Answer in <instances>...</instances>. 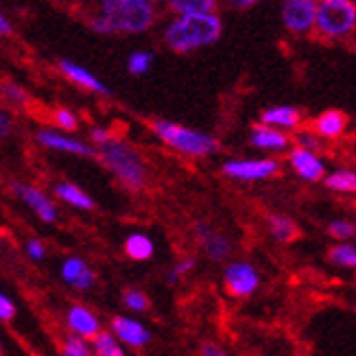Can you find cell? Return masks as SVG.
I'll return each instance as SVG.
<instances>
[{
    "mask_svg": "<svg viewBox=\"0 0 356 356\" xmlns=\"http://www.w3.org/2000/svg\"><path fill=\"white\" fill-rule=\"evenodd\" d=\"M317 0H284L282 20L293 33H306L315 26Z\"/></svg>",
    "mask_w": 356,
    "mask_h": 356,
    "instance_id": "cell-7",
    "label": "cell"
},
{
    "mask_svg": "<svg viewBox=\"0 0 356 356\" xmlns=\"http://www.w3.org/2000/svg\"><path fill=\"white\" fill-rule=\"evenodd\" d=\"M328 258H330V262H334L337 267H348L350 269V267L356 265V250H354V245L343 243V245L332 247Z\"/></svg>",
    "mask_w": 356,
    "mask_h": 356,
    "instance_id": "cell-25",
    "label": "cell"
},
{
    "mask_svg": "<svg viewBox=\"0 0 356 356\" xmlns=\"http://www.w3.org/2000/svg\"><path fill=\"white\" fill-rule=\"evenodd\" d=\"M26 254L33 258V260H42L46 256V250H44V243L33 238V241H29L26 243Z\"/></svg>",
    "mask_w": 356,
    "mask_h": 356,
    "instance_id": "cell-34",
    "label": "cell"
},
{
    "mask_svg": "<svg viewBox=\"0 0 356 356\" xmlns=\"http://www.w3.org/2000/svg\"><path fill=\"white\" fill-rule=\"evenodd\" d=\"M221 20L210 13H181V18L168 24L164 40L175 53H188L201 46H210L221 38Z\"/></svg>",
    "mask_w": 356,
    "mask_h": 356,
    "instance_id": "cell-1",
    "label": "cell"
},
{
    "mask_svg": "<svg viewBox=\"0 0 356 356\" xmlns=\"http://www.w3.org/2000/svg\"><path fill=\"white\" fill-rule=\"evenodd\" d=\"M223 280H225L227 293H232V296H236V298H245V296H252V293L258 289L260 275L250 262L241 260V262H232V265H227V269L223 273Z\"/></svg>",
    "mask_w": 356,
    "mask_h": 356,
    "instance_id": "cell-6",
    "label": "cell"
},
{
    "mask_svg": "<svg viewBox=\"0 0 356 356\" xmlns=\"http://www.w3.org/2000/svg\"><path fill=\"white\" fill-rule=\"evenodd\" d=\"M55 195L61 199V201H66V204L74 206V208H79V210H90V208H95V201L90 199V195H86L81 188H76L74 184H57L55 186Z\"/></svg>",
    "mask_w": 356,
    "mask_h": 356,
    "instance_id": "cell-20",
    "label": "cell"
},
{
    "mask_svg": "<svg viewBox=\"0 0 356 356\" xmlns=\"http://www.w3.org/2000/svg\"><path fill=\"white\" fill-rule=\"evenodd\" d=\"M195 267V258H186L184 262H179V265L168 273V282H175V280H179V277L184 275V273H188L191 269Z\"/></svg>",
    "mask_w": 356,
    "mask_h": 356,
    "instance_id": "cell-32",
    "label": "cell"
},
{
    "mask_svg": "<svg viewBox=\"0 0 356 356\" xmlns=\"http://www.w3.org/2000/svg\"><path fill=\"white\" fill-rule=\"evenodd\" d=\"M291 164L296 168V173L308 181H317L323 177V171H326V166L323 162L315 156V153L308 149V147H300L291 153Z\"/></svg>",
    "mask_w": 356,
    "mask_h": 356,
    "instance_id": "cell-10",
    "label": "cell"
},
{
    "mask_svg": "<svg viewBox=\"0 0 356 356\" xmlns=\"http://www.w3.org/2000/svg\"><path fill=\"white\" fill-rule=\"evenodd\" d=\"M110 131H105V129H92V140H95L97 145H103V143H107V140H110Z\"/></svg>",
    "mask_w": 356,
    "mask_h": 356,
    "instance_id": "cell-35",
    "label": "cell"
},
{
    "mask_svg": "<svg viewBox=\"0 0 356 356\" xmlns=\"http://www.w3.org/2000/svg\"><path fill=\"white\" fill-rule=\"evenodd\" d=\"M101 147V160L110 171L129 188H140L147 179V168L140 156L125 143L107 140Z\"/></svg>",
    "mask_w": 356,
    "mask_h": 356,
    "instance_id": "cell-3",
    "label": "cell"
},
{
    "mask_svg": "<svg viewBox=\"0 0 356 356\" xmlns=\"http://www.w3.org/2000/svg\"><path fill=\"white\" fill-rule=\"evenodd\" d=\"M0 33H3V35H9L11 33V24H9V20L5 18L3 13H0Z\"/></svg>",
    "mask_w": 356,
    "mask_h": 356,
    "instance_id": "cell-39",
    "label": "cell"
},
{
    "mask_svg": "<svg viewBox=\"0 0 356 356\" xmlns=\"http://www.w3.org/2000/svg\"><path fill=\"white\" fill-rule=\"evenodd\" d=\"M153 241L147 234H131L125 241V252L131 260H149L153 256Z\"/></svg>",
    "mask_w": 356,
    "mask_h": 356,
    "instance_id": "cell-21",
    "label": "cell"
},
{
    "mask_svg": "<svg viewBox=\"0 0 356 356\" xmlns=\"http://www.w3.org/2000/svg\"><path fill=\"white\" fill-rule=\"evenodd\" d=\"M64 354L66 356H88L90 354V348H88V343L83 341V339L70 337L68 341H66V346H64Z\"/></svg>",
    "mask_w": 356,
    "mask_h": 356,
    "instance_id": "cell-30",
    "label": "cell"
},
{
    "mask_svg": "<svg viewBox=\"0 0 356 356\" xmlns=\"http://www.w3.org/2000/svg\"><path fill=\"white\" fill-rule=\"evenodd\" d=\"M298 140H300V143H302L304 147H315V145H317V140H315L313 136H300Z\"/></svg>",
    "mask_w": 356,
    "mask_h": 356,
    "instance_id": "cell-41",
    "label": "cell"
},
{
    "mask_svg": "<svg viewBox=\"0 0 356 356\" xmlns=\"http://www.w3.org/2000/svg\"><path fill=\"white\" fill-rule=\"evenodd\" d=\"M197 236H199V243L204 245V250H206L208 258H212V260H216V262H221V260H225V258L229 256V252H232V243H229L223 234H219L216 229H212V227H208V225H199V227H197Z\"/></svg>",
    "mask_w": 356,
    "mask_h": 356,
    "instance_id": "cell-14",
    "label": "cell"
},
{
    "mask_svg": "<svg viewBox=\"0 0 356 356\" xmlns=\"http://www.w3.org/2000/svg\"><path fill=\"white\" fill-rule=\"evenodd\" d=\"M13 193L18 195L44 223H53L57 219L55 206L51 204L49 197H46L42 191L33 188V186H26V184H13Z\"/></svg>",
    "mask_w": 356,
    "mask_h": 356,
    "instance_id": "cell-9",
    "label": "cell"
},
{
    "mask_svg": "<svg viewBox=\"0 0 356 356\" xmlns=\"http://www.w3.org/2000/svg\"><path fill=\"white\" fill-rule=\"evenodd\" d=\"M0 350H3V343H0Z\"/></svg>",
    "mask_w": 356,
    "mask_h": 356,
    "instance_id": "cell-43",
    "label": "cell"
},
{
    "mask_svg": "<svg viewBox=\"0 0 356 356\" xmlns=\"http://www.w3.org/2000/svg\"><path fill=\"white\" fill-rule=\"evenodd\" d=\"M55 122L61 127V129H76L79 127V120H76V116L68 110H57L55 112Z\"/></svg>",
    "mask_w": 356,
    "mask_h": 356,
    "instance_id": "cell-31",
    "label": "cell"
},
{
    "mask_svg": "<svg viewBox=\"0 0 356 356\" xmlns=\"http://www.w3.org/2000/svg\"><path fill=\"white\" fill-rule=\"evenodd\" d=\"M9 129H11V120L3 110H0V138H5L9 134Z\"/></svg>",
    "mask_w": 356,
    "mask_h": 356,
    "instance_id": "cell-37",
    "label": "cell"
},
{
    "mask_svg": "<svg viewBox=\"0 0 356 356\" xmlns=\"http://www.w3.org/2000/svg\"><path fill=\"white\" fill-rule=\"evenodd\" d=\"M68 328L74 334L81 337H95L99 332V319L97 315L83 306H72L68 311Z\"/></svg>",
    "mask_w": 356,
    "mask_h": 356,
    "instance_id": "cell-16",
    "label": "cell"
},
{
    "mask_svg": "<svg viewBox=\"0 0 356 356\" xmlns=\"http://www.w3.org/2000/svg\"><path fill=\"white\" fill-rule=\"evenodd\" d=\"M61 277L74 289H90L95 284V273L88 269V265L81 260V258H68L64 262V267H61Z\"/></svg>",
    "mask_w": 356,
    "mask_h": 356,
    "instance_id": "cell-15",
    "label": "cell"
},
{
    "mask_svg": "<svg viewBox=\"0 0 356 356\" xmlns=\"http://www.w3.org/2000/svg\"><path fill=\"white\" fill-rule=\"evenodd\" d=\"M38 143L46 149H55V151H66V153H76V156H92V151L88 145H83L81 140H74L70 136L57 134L51 129H42L38 131Z\"/></svg>",
    "mask_w": 356,
    "mask_h": 356,
    "instance_id": "cell-12",
    "label": "cell"
},
{
    "mask_svg": "<svg viewBox=\"0 0 356 356\" xmlns=\"http://www.w3.org/2000/svg\"><path fill=\"white\" fill-rule=\"evenodd\" d=\"M101 18L112 33H143L156 20V11L149 0H103Z\"/></svg>",
    "mask_w": 356,
    "mask_h": 356,
    "instance_id": "cell-2",
    "label": "cell"
},
{
    "mask_svg": "<svg viewBox=\"0 0 356 356\" xmlns=\"http://www.w3.org/2000/svg\"><path fill=\"white\" fill-rule=\"evenodd\" d=\"M112 330L114 334H118L120 341H125L131 348H145L151 341V332L129 317H116L112 321Z\"/></svg>",
    "mask_w": 356,
    "mask_h": 356,
    "instance_id": "cell-11",
    "label": "cell"
},
{
    "mask_svg": "<svg viewBox=\"0 0 356 356\" xmlns=\"http://www.w3.org/2000/svg\"><path fill=\"white\" fill-rule=\"evenodd\" d=\"M153 131L160 138L162 143L168 147H173L186 156H195V158H204L216 151V140L208 134L186 129L177 122H168V120H158L153 122Z\"/></svg>",
    "mask_w": 356,
    "mask_h": 356,
    "instance_id": "cell-4",
    "label": "cell"
},
{
    "mask_svg": "<svg viewBox=\"0 0 356 356\" xmlns=\"http://www.w3.org/2000/svg\"><path fill=\"white\" fill-rule=\"evenodd\" d=\"M328 188L337 193H354L356 191V175L354 171H334L330 177H326Z\"/></svg>",
    "mask_w": 356,
    "mask_h": 356,
    "instance_id": "cell-24",
    "label": "cell"
},
{
    "mask_svg": "<svg viewBox=\"0 0 356 356\" xmlns=\"http://www.w3.org/2000/svg\"><path fill=\"white\" fill-rule=\"evenodd\" d=\"M262 122H265V125H273V127L293 129V127H298V122H300V112L296 107H289V105L271 107V110L262 112Z\"/></svg>",
    "mask_w": 356,
    "mask_h": 356,
    "instance_id": "cell-19",
    "label": "cell"
},
{
    "mask_svg": "<svg viewBox=\"0 0 356 356\" xmlns=\"http://www.w3.org/2000/svg\"><path fill=\"white\" fill-rule=\"evenodd\" d=\"M92 29L97 31V33H112V29L107 26V22L103 20V18H99V20H95V24H92Z\"/></svg>",
    "mask_w": 356,
    "mask_h": 356,
    "instance_id": "cell-38",
    "label": "cell"
},
{
    "mask_svg": "<svg viewBox=\"0 0 356 356\" xmlns=\"http://www.w3.org/2000/svg\"><path fill=\"white\" fill-rule=\"evenodd\" d=\"M271 232H273V236L277 241H282V243H291V241H296L300 236L298 225L293 223L291 219H286V216H273V219H271Z\"/></svg>",
    "mask_w": 356,
    "mask_h": 356,
    "instance_id": "cell-22",
    "label": "cell"
},
{
    "mask_svg": "<svg viewBox=\"0 0 356 356\" xmlns=\"http://www.w3.org/2000/svg\"><path fill=\"white\" fill-rule=\"evenodd\" d=\"M179 13H210L216 7V0H168Z\"/></svg>",
    "mask_w": 356,
    "mask_h": 356,
    "instance_id": "cell-23",
    "label": "cell"
},
{
    "mask_svg": "<svg viewBox=\"0 0 356 356\" xmlns=\"http://www.w3.org/2000/svg\"><path fill=\"white\" fill-rule=\"evenodd\" d=\"M354 223L350 221H343V219H339V221H332L328 225V234L334 236V238H352L354 236Z\"/></svg>",
    "mask_w": 356,
    "mask_h": 356,
    "instance_id": "cell-29",
    "label": "cell"
},
{
    "mask_svg": "<svg viewBox=\"0 0 356 356\" xmlns=\"http://www.w3.org/2000/svg\"><path fill=\"white\" fill-rule=\"evenodd\" d=\"M315 24L323 35H348L356 24V7L352 0H321L315 13Z\"/></svg>",
    "mask_w": 356,
    "mask_h": 356,
    "instance_id": "cell-5",
    "label": "cell"
},
{
    "mask_svg": "<svg viewBox=\"0 0 356 356\" xmlns=\"http://www.w3.org/2000/svg\"><path fill=\"white\" fill-rule=\"evenodd\" d=\"M151 64H153V53H149V51H136V53H131L129 59H127V68H129V72L136 74V76H140V74L149 72Z\"/></svg>",
    "mask_w": 356,
    "mask_h": 356,
    "instance_id": "cell-26",
    "label": "cell"
},
{
    "mask_svg": "<svg viewBox=\"0 0 356 356\" xmlns=\"http://www.w3.org/2000/svg\"><path fill=\"white\" fill-rule=\"evenodd\" d=\"M201 354H206V356H210V354H214V356H223L225 352H223L221 348H216V346H206Z\"/></svg>",
    "mask_w": 356,
    "mask_h": 356,
    "instance_id": "cell-40",
    "label": "cell"
},
{
    "mask_svg": "<svg viewBox=\"0 0 356 356\" xmlns=\"http://www.w3.org/2000/svg\"><path fill=\"white\" fill-rule=\"evenodd\" d=\"M223 173L232 179L243 181H258L267 179L277 173L275 160H229L223 166Z\"/></svg>",
    "mask_w": 356,
    "mask_h": 356,
    "instance_id": "cell-8",
    "label": "cell"
},
{
    "mask_svg": "<svg viewBox=\"0 0 356 356\" xmlns=\"http://www.w3.org/2000/svg\"><path fill=\"white\" fill-rule=\"evenodd\" d=\"M7 95L13 99V101H24L26 99V95H24V92H22V88H18V86H7Z\"/></svg>",
    "mask_w": 356,
    "mask_h": 356,
    "instance_id": "cell-36",
    "label": "cell"
},
{
    "mask_svg": "<svg viewBox=\"0 0 356 356\" xmlns=\"http://www.w3.org/2000/svg\"><path fill=\"white\" fill-rule=\"evenodd\" d=\"M234 5H238V7H252V5H258L260 0H232Z\"/></svg>",
    "mask_w": 356,
    "mask_h": 356,
    "instance_id": "cell-42",
    "label": "cell"
},
{
    "mask_svg": "<svg viewBox=\"0 0 356 356\" xmlns=\"http://www.w3.org/2000/svg\"><path fill=\"white\" fill-rule=\"evenodd\" d=\"M13 315H15V306H13V302L5 296V293H0V319H3V321H9V319H13Z\"/></svg>",
    "mask_w": 356,
    "mask_h": 356,
    "instance_id": "cell-33",
    "label": "cell"
},
{
    "mask_svg": "<svg viewBox=\"0 0 356 356\" xmlns=\"http://www.w3.org/2000/svg\"><path fill=\"white\" fill-rule=\"evenodd\" d=\"M348 127V116L339 110H328L317 116L315 131L323 138H339Z\"/></svg>",
    "mask_w": 356,
    "mask_h": 356,
    "instance_id": "cell-17",
    "label": "cell"
},
{
    "mask_svg": "<svg viewBox=\"0 0 356 356\" xmlns=\"http://www.w3.org/2000/svg\"><path fill=\"white\" fill-rule=\"evenodd\" d=\"M59 68H61V72H64L72 83L81 86L83 90L97 92V95H110V92H112L101 79H97V76L92 74L88 68H83V66H79V64H74V61L64 59V61L59 64Z\"/></svg>",
    "mask_w": 356,
    "mask_h": 356,
    "instance_id": "cell-13",
    "label": "cell"
},
{
    "mask_svg": "<svg viewBox=\"0 0 356 356\" xmlns=\"http://www.w3.org/2000/svg\"><path fill=\"white\" fill-rule=\"evenodd\" d=\"M252 145L258 149H269V151H282L289 145V138L280 131L271 129L269 125L256 127L252 131Z\"/></svg>",
    "mask_w": 356,
    "mask_h": 356,
    "instance_id": "cell-18",
    "label": "cell"
},
{
    "mask_svg": "<svg viewBox=\"0 0 356 356\" xmlns=\"http://www.w3.org/2000/svg\"><path fill=\"white\" fill-rule=\"evenodd\" d=\"M95 352L101 356H122V348L116 343V339L112 334H95Z\"/></svg>",
    "mask_w": 356,
    "mask_h": 356,
    "instance_id": "cell-27",
    "label": "cell"
},
{
    "mask_svg": "<svg viewBox=\"0 0 356 356\" xmlns=\"http://www.w3.org/2000/svg\"><path fill=\"white\" fill-rule=\"evenodd\" d=\"M125 306L129 311H136V313H143L149 308V298L140 291H127L125 293Z\"/></svg>",
    "mask_w": 356,
    "mask_h": 356,
    "instance_id": "cell-28",
    "label": "cell"
}]
</instances>
